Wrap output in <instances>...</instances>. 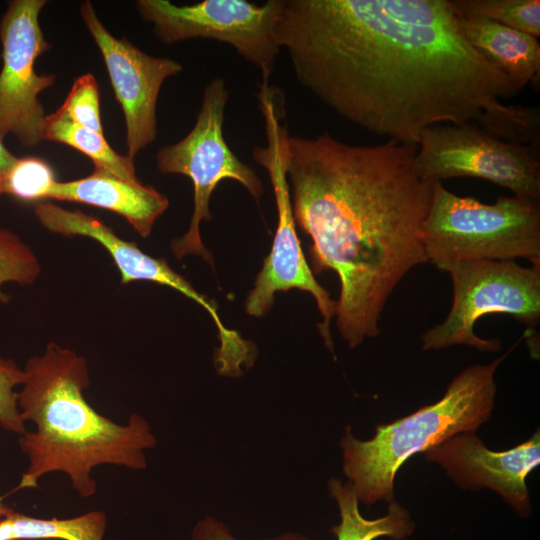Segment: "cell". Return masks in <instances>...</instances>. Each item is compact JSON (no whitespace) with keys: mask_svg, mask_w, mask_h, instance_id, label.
Instances as JSON below:
<instances>
[{"mask_svg":"<svg viewBox=\"0 0 540 540\" xmlns=\"http://www.w3.org/2000/svg\"><path fill=\"white\" fill-rule=\"evenodd\" d=\"M276 36L304 89L404 144L519 93L467 42L449 0H283Z\"/></svg>","mask_w":540,"mask_h":540,"instance_id":"cell-1","label":"cell"},{"mask_svg":"<svg viewBox=\"0 0 540 540\" xmlns=\"http://www.w3.org/2000/svg\"><path fill=\"white\" fill-rule=\"evenodd\" d=\"M416 145H351L325 131L288 138L295 223L311 238L312 272L340 281L336 324L350 348L380 334L395 287L427 263L422 224L433 184L419 174Z\"/></svg>","mask_w":540,"mask_h":540,"instance_id":"cell-2","label":"cell"},{"mask_svg":"<svg viewBox=\"0 0 540 540\" xmlns=\"http://www.w3.org/2000/svg\"><path fill=\"white\" fill-rule=\"evenodd\" d=\"M23 370L18 407L22 419L33 422L35 429L19 436L29 464L15 490L37 488L42 476L63 472L74 490L89 498L97 490L91 476L96 466H147L145 451L156 444L149 423L133 413L126 424H118L87 402L84 390L90 378L83 356L50 342Z\"/></svg>","mask_w":540,"mask_h":540,"instance_id":"cell-3","label":"cell"},{"mask_svg":"<svg viewBox=\"0 0 540 540\" xmlns=\"http://www.w3.org/2000/svg\"><path fill=\"white\" fill-rule=\"evenodd\" d=\"M510 351L489 364L465 368L439 401L390 424L377 425L370 440L356 439L346 426L340 443L343 472L358 500L367 505L392 502L395 475L405 461L457 434L474 432L486 422L496 396L495 372Z\"/></svg>","mask_w":540,"mask_h":540,"instance_id":"cell-4","label":"cell"},{"mask_svg":"<svg viewBox=\"0 0 540 540\" xmlns=\"http://www.w3.org/2000/svg\"><path fill=\"white\" fill-rule=\"evenodd\" d=\"M422 234L427 261L441 271L476 260L522 258L540 266V205L523 196L487 204L435 182Z\"/></svg>","mask_w":540,"mask_h":540,"instance_id":"cell-5","label":"cell"},{"mask_svg":"<svg viewBox=\"0 0 540 540\" xmlns=\"http://www.w3.org/2000/svg\"><path fill=\"white\" fill-rule=\"evenodd\" d=\"M228 99L224 79L213 78L204 88L193 128L180 141L161 147L155 156L160 173L185 175L193 184L194 209L189 228L170 245L178 260L194 254L212 264L211 254L201 240L200 223L211 220L210 198L219 182L230 179L240 183L256 201L264 192L263 183L254 169L236 156L224 138Z\"/></svg>","mask_w":540,"mask_h":540,"instance_id":"cell-6","label":"cell"},{"mask_svg":"<svg viewBox=\"0 0 540 540\" xmlns=\"http://www.w3.org/2000/svg\"><path fill=\"white\" fill-rule=\"evenodd\" d=\"M453 284V302L447 317L425 331L422 350L467 345L496 352L498 339L476 335L474 326L487 314H507L528 326L540 320V266L524 267L514 260L464 261L447 270Z\"/></svg>","mask_w":540,"mask_h":540,"instance_id":"cell-7","label":"cell"},{"mask_svg":"<svg viewBox=\"0 0 540 540\" xmlns=\"http://www.w3.org/2000/svg\"><path fill=\"white\" fill-rule=\"evenodd\" d=\"M283 0L257 4L246 0H204L176 5L168 0H138L136 8L153 26L156 37L169 45L202 38L232 46L269 82L280 53L276 27Z\"/></svg>","mask_w":540,"mask_h":540,"instance_id":"cell-8","label":"cell"},{"mask_svg":"<svg viewBox=\"0 0 540 540\" xmlns=\"http://www.w3.org/2000/svg\"><path fill=\"white\" fill-rule=\"evenodd\" d=\"M415 164L430 183L474 177L513 195L540 200L539 148L505 142L472 121L426 128L417 144Z\"/></svg>","mask_w":540,"mask_h":540,"instance_id":"cell-9","label":"cell"},{"mask_svg":"<svg viewBox=\"0 0 540 540\" xmlns=\"http://www.w3.org/2000/svg\"><path fill=\"white\" fill-rule=\"evenodd\" d=\"M46 0H12L0 20V127L22 146L41 141L45 112L39 94L53 86L55 75L37 74V58L51 48L39 24Z\"/></svg>","mask_w":540,"mask_h":540,"instance_id":"cell-10","label":"cell"},{"mask_svg":"<svg viewBox=\"0 0 540 540\" xmlns=\"http://www.w3.org/2000/svg\"><path fill=\"white\" fill-rule=\"evenodd\" d=\"M255 162L268 173L278 213V225L272 248L257 274L245 301V311L253 317H263L272 308L278 291L297 288L310 293L322 316L318 330L325 346L334 354L330 333L331 319L336 315L337 301L314 278L298 238L293 216L290 186L287 176L288 153L285 147L272 144L259 150Z\"/></svg>","mask_w":540,"mask_h":540,"instance_id":"cell-11","label":"cell"},{"mask_svg":"<svg viewBox=\"0 0 540 540\" xmlns=\"http://www.w3.org/2000/svg\"><path fill=\"white\" fill-rule=\"evenodd\" d=\"M80 14L99 48L115 97L121 105L127 156L134 159L156 139V106L163 83L179 74L183 67L174 59L145 53L125 37L113 36L99 20L90 1L81 3Z\"/></svg>","mask_w":540,"mask_h":540,"instance_id":"cell-12","label":"cell"},{"mask_svg":"<svg viewBox=\"0 0 540 540\" xmlns=\"http://www.w3.org/2000/svg\"><path fill=\"white\" fill-rule=\"evenodd\" d=\"M34 214L40 224L52 233L63 237H89L100 243L117 266L122 284L137 280L156 282L179 291L202 306L217 327L220 347L215 356L218 360L234 362L248 352L249 341L243 339L238 332L229 330L223 325L218 314L217 304L199 293L164 259L147 255L136 243L120 238L101 219L81 210H68L52 202L44 201L35 204Z\"/></svg>","mask_w":540,"mask_h":540,"instance_id":"cell-13","label":"cell"},{"mask_svg":"<svg viewBox=\"0 0 540 540\" xmlns=\"http://www.w3.org/2000/svg\"><path fill=\"white\" fill-rule=\"evenodd\" d=\"M427 460L441 465L463 489L490 488L522 517L531 514L528 475L540 464V432L506 451H491L474 432L457 434L427 450Z\"/></svg>","mask_w":540,"mask_h":540,"instance_id":"cell-14","label":"cell"},{"mask_svg":"<svg viewBox=\"0 0 540 540\" xmlns=\"http://www.w3.org/2000/svg\"><path fill=\"white\" fill-rule=\"evenodd\" d=\"M46 199L83 203L114 212L143 238L151 234L156 220L169 206L167 197L154 187L124 180L95 167L86 177L56 181Z\"/></svg>","mask_w":540,"mask_h":540,"instance_id":"cell-15","label":"cell"},{"mask_svg":"<svg viewBox=\"0 0 540 540\" xmlns=\"http://www.w3.org/2000/svg\"><path fill=\"white\" fill-rule=\"evenodd\" d=\"M459 24L467 42L504 73L518 92L529 84H539L536 37L486 20L459 18Z\"/></svg>","mask_w":540,"mask_h":540,"instance_id":"cell-16","label":"cell"},{"mask_svg":"<svg viewBox=\"0 0 540 540\" xmlns=\"http://www.w3.org/2000/svg\"><path fill=\"white\" fill-rule=\"evenodd\" d=\"M328 488L340 511L341 521L331 529L337 540H375L379 537L403 540L414 532L415 524L408 511L397 502L389 503L386 515L370 520L361 515L351 482L342 483L333 478Z\"/></svg>","mask_w":540,"mask_h":540,"instance_id":"cell-17","label":"cell"},{"mask_svg":"<svg viewBox=\"0 0 540 540\" xmlns=\"http://www.w3.org/2000/svg\"><path fill=\"white\" fill-rule=\"evenodd\" d=\"M40 137L41 140L62 143L82 152L91 159L95 168L130 182L139 181L132 158L118 154L103 134L77 124L58 109L45 116Z\"/></svg>","mask_w":540,"mask_h":540,"instance_id":"cell-18","label":"cell"},{"mask_svg":"<svg viewBox=\"0 0 540 540\" xmlns=\"http://www.w3.org/2000/svg\"><path fill=\"white\" fill-rule=\"evenodd\" d=\"M107 517L89 511L73 518H37L13 511L0 518V540H103Z\"/></svg>","mask_w":540,"mask_h":540,"instance_id":"cell-19","label":"cell"},{"mask_svg":"<svg viewBox=\"0 0 540 540\" xmlns=\"http://www.w3.org/2000/svg\"><path fill=\"white\" fill-rule=\"evenodd\" d=\"M462 19L494 22L536 38L540 36L539 0H449Z\"/></svg>","mask_w":540,"mask_h":540,"instance_id":"cell-20","label":"cell"},{"mask_svg":"<svg viewBox=\"0 0 540 540\" xmlns=\"http://www.w3.org/2000/svg\"><path fill=\"white\" fill-rule=\"evenodd\" d=\"M475 123L485 132L509 143L540 147V109L499 103L484 111Z\"/></svg>","mask_w":540,"mask_h":540,"instance_id":"cell-21","label":"cell"},{"mask_svg":"<svg viewBox=\"0 0 540 540\" xmlns=\"http://www.w3.org/2000/svg\"><path fill=\"white\" fill-rule=\"evenodd\" d=\"M41 273L34 251L18 235L0 227V302L9 296L2 290L5 283L32 285Z\"/></svg>","mask_w":540,"mask_h":540,"instance_id":"cell-22","label":"cell"},{"mask_svg":"<svg viewBox=\"0 0 540 540\" xmlns=\"http://www.w3.org/2000/svg\"><path fill=\"white\" fill-rule=\"evenodd\" d=\"M56 181L52 167L42 158H17L6 176L3 194L24 202L39 201L46 199Z\"/></svg>","mask_w":540,"mask_h":540,"instance_id":"cell-23","label":"cell"},{"mask_svg":"<svg viewBox=\"0 0 540 540\" xmlns=\"http://www.w3.org/2000/svg\"><path fill=\"white\" fill-rule=\"evenodd\" d=\"M58 110L77 124L103 134L99 86L92 74H84L74 80Z\"/></svg>","mask_w":540,"mask_h":540,"instance_id":"cell-24","label":"cell"},{"mask_svg":"<svg viewBox=\"0 0 540 540\" xmlns=\"http://www.w3.org/2000/svg\"><path fill=\"white\" fill-rule=\"evenodd\" d=\"M24 380V370L12 359L0 356V427L19 436L27 430L18 407V392L15 388L22 385Z\"/></svg>","mask_w":540,"mask_h":540,"instance_id":"cell-25","label":"cell"},{"mask_svg":"<svg viewBox=\"0 0 540 540\" xmlns=\"http://www.w3.org/2000/svg\"><path fill=\"white\" fill-rule=\"evenodd\" d=\"M191 540H238L230 529L221 521L213 517H205L199 520L193 528ZM266 540H310L299 533H286L281 536Z\"/></svg>","mask_w":540,"mask_h":540,"instance_id":"cell-26","label":"cell"},{"mask_svg":"<svg viewBox=\"0 0 540 540\" xmlns=\"http://www.w3.org/2000/svg\"><path fill=\"white\" fill-rule=\"evenodd\" d=\"M6 135V132L0 127V196L3 194L6 176L18 158L6 147L4 143Z\"/></svg>","mask_w":540,"mask_h":540,"instance_id":"cell-27","label":"cell"},{"mask_svg":"<svg viewBox=\"0 0 540 540\" xmlns=\"http://www.w3.org/2000/svg\"><path fill=\"white\" fill-rule=\"evenodd\" d=\"M5 496H0V518L7 516L14 510L4 503Z\"/></svg>","mask_w":540,"mask_h":540,"instance_id":"cell-28","label":"cell"}]
</instances>
